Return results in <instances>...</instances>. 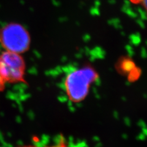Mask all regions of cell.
I'll use <instances>...</instances> for the list:
<instances>
[{
	"label": "cell",
	"mask_w": 147,
	"mask_h": 147,
	"mask_svg": "<svg viewBox=\"0 0 147 147\" xmlns=\"http://www.w3.org/2000/svg\"><path fill=\"white\" fill-rule=\"evenodd\" d=\"M98 78V72L90 66L78 69L69 74L64 85L69 100L73 102H79L85 99L88 94L90 85Z\"/></svg>",
	"instance_id": "6da1fadb"
},
{
	"label": "cell",
	"mask_w": 147,
	"mask_h": 147,
	"mask_svg": "<svg viewBox=\"0 0 147 147\" xmlns=\"http://www.w3.org/2000/svg\"><path fill=\"white\" fill-rule=\"evenodd\" d=\"M0 43L6 51L21 54L29 49L31 38L24 26L10 23L0 29Z\"/></svg>",
	"instance_id": "7a4b0ae2"
},
{
	"label": "cell",
	"mask_w": 147,
	"mask_h": 147,
	"mask_svg": "<svg viewBox=\"0 0 147 147\" xmlns=\"http://www.w3.org/2000/svg\"><path fill=\"white\" fill-rule=\"evenodd\" d=\"M25 63L20 54L4 51L0 55V74L6 83L25 82Z\"/></svg>",
	"instance_id": "3957f363"
},
{
	"label": "cell",
	"mask_w": 147,
	"mask_h": 147,
	"mask_svg": "<svg viewBox=\"0 0 147 147\" xmlns=\"http://www.w3.org/2000/svg\"><path fill=\"white\" fill-rule=\"evenodd\" d=\"M5 85L6 83L4 82V81L2 79L1 74H0V92L3 91L4 90V88H5Z\"/></svg>",
	"instance_id": "277c9868"
},
{
	"label": "cell",
	"mask_w": 147,
	"mask_h": 147,
	"mask_svg": "<svg viewBox=\"0 0 147 147\" xmlns=\"http://www.w3.org/2000/svg\"><path fill=\"white\" fill-rule=\"evenodd\" d=\"M131 1L133 3L135 4H139V3H144V5L145 6V4H146V0H131Z\"/></svg>",
	"instance_id": "5b68a950"
},
{
	"label": "cell",
	"mask_w": 147,
	"mask_h": 147,
	"mask_svg": "<svg viewBox=\"0 0 147 147\" xmlns=\"http://www.w3.org/2000/svg\"><path fill=\"white\" fill-rule=\"evenodd\" d=\"M17 147H38L35 145H20L18 146Z\"/></svg>",
	"instance_id": "8992f818"
}]
</instances>
